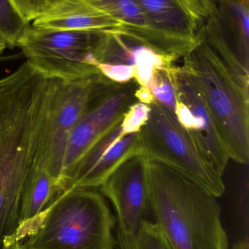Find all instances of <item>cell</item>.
<instances>
[{
    "label": "cell",
    "mask_w": 249,
    "mask_h": 249,
    "mask_svg": "<svg viewBox=\"0 0 249 249\" xmlns=\"http://www.w3.org/2000/svg\"><path fill=\"white\" fill-rule=\"evenodd\" d=\"M153 222L169 249H229L218 197L172 168L149 160Z\"/></svg>",
    "instance_id": "cell-1"
},
{
    "label": "cell",
    "mask_w": 249,
    "mask_h": 249,
    "mask_svg": "<svg viewBox=\"0 0 249 249\" xmlns=\"http://www.w3.org/2000/svg\"><path fill=\"white\" fill-rule=\"evenodd\" d=\"M115 219L102 193L73 188L58 196L37 218L22 249H114Z\"/></svg>",
    "instance_id": "cell-2"
},
{
    "label": "cell",
    "mask_w": 249,
    "mask_h": 249,
    "mask_svg": "<svg viewBox=\"0 0 249 249\" xmlns=\"http://www.w3.org/2000/svg\"><path fill=\"white\" fill-rule=\"evenodd\" d=\"M198 43L182 58L194 74L230 160L249 162V80L231 72L209 45Z\"/></svg>",
    "instance_id": "cell-3"
},
{
    "label": "cell",
    "mask_w": 249,
    "mask_h": 249,
    "mask_svg": "<svg viewBox=\"0 0 249 249\" xmlns=\"http://www.w3.org/2000/svg\"><path fill=\"white\" fill-rule=\"evenodd\" d=\"M111 33L29 26L19 48L44 77L73 81L99 72L97 64Z\"/></svg>",
    "instance_id": "cell-4"
},
{
    "label": "cell",
    "mask_w": 249,
    "mask_h": 249,
    "mask_svg": "<svg viewBox=\"0 0 249 249\" xmlns=\"http://www.w3.org/2000/svg\"><path fill=\"white\" fill-rule=\"evenodd\" d=\"M140 130L142 153L149 160L172 168L215 197L225 192L223 176L208 162L173 112L153 101Z\"/></svg>",
    "instance_id": "cell-5"
},
{
    "label": "cell",
    "mask_w": 249,
    "mask_h": 249,
    "mask_svg": "<svg viewBox=\"0 0 249 249\" xmlns=\"http://www.w3.org/2000/svg\"><path fill=\"white\" fill-rule=\"evenodd\" d=\"M114 84L100 71L73 81L56 80L44 160L47 171L61 193L63 167L70 135L92 102Z\"/></svg>",
    "instance_id": "cell-6"
},
{
    "label": "cell",
    "mask_w": 249,
    "mask_h": 249,
    "mask_svg": "<svg viewBox=\"0 0 249 249\" xmlns=\"http://www.w3.org/2000/svg\"><path fill=\"white\" fill-rule=\"evenodd\" d=\"M149 165L147 157L137 154L117 167L99 187L115 209L118 249H135L142 225L150 220Z\"/></svg>",
    "instance_id": "cell-7"
},
{
    "label": "cell",
    "mask_w": 249,
    "mask_h": 249,
    "mask_svg": "<svg viewBox=\"0 0 249 249\" xmlns=\"http://www.w3.org/2000/svg\"><path fill=\"white\" fill-rule=\"evenodd\" d=\"M173 74L176 93L174 114L208 162L223 176L230 158L200 84L194 74L183 64L175 65Z\"/></svg>",
    "instance_id": "cell-8"
},
{
    "label": "cell",
    "mask_w": 249,
    "mask_h": 249,
    "mask_svg": "<svg viewBox=\"0 0 249 249\" xmlns=\"http://www.w3.org/2000/svg\"><path fill=\"white\" fill-rule=\"evenodd\" d=\"M139 88L135 80L115 83L92 102L70 135L64 158L61 190L64 180L85 154L118 125L130 107L139 102Z\"/></svg>",
    "instance_id": "cell-9"
},
{
    "label": "cell",
    "mask_w": 249,
    "mask_h": 249,
    "mask_svg": "<svg viewBox=\"0 0 249 249\" xmlns=\"http://www.w3.org/2000/svg\"><path fill=\"white\" fill-rule=\"evenodd\" d=\"M162 39L169 56L178 61L198 43L206 14L195 0H136Z\"/></svg>",
    "instance_id": "cell-10"
},
{
    "label": "cell",
    "mask_w": 249,
    "mask_h": 249,
    "mask_svg": "<svg viewBox=\"0 0 249 249\" xmlns=\"http://www.w3.org/2000/svg\"><path fill=\"white\" fill-rule=\"evenodd\" d=\"M140 153H142L140 131L129 133L120 123L98 141L76 164L64 180L63 193L73 188L100 187L117 167Z\"/></svg>",
    "instance_id": "cell-11"
},
{
    "label": "cell",
    "mask_w": 249,
    "mask_h": 249,
    "mask_svg": "<svg viewBox=\"0 0 249 249\" xmlns=\"http://www.w3.org/2000/svg\"><path fill=\"white\" fill-rule=\"evenodd\" d=\"M87 1L118 20L122 26V35L124 36L146 45L162 55L169 56L163 42L151 24L144 10L136 0Z\"/></svg>",
    "instance_id": "cell-12"
},
{
    "label": "cell",
    "mask_w": 249,
    "mask_h": 249,
    "mask_svg": "<svg viewBox=\"0 0 249 249\" xmlns=\"http://www.w3.org/2000/svg\"><path fill=\"white\" fill-rule=\"evenodd\" d=\"M34 27L58 30L93 31L121 33V23L111 15L92 4L83 10L54 17L35 20Z\"/></svg>",
    "instance_id": "cell-13"
},
{
    "label": "cell",
    "mask_w": 249,
    "mask_h": 249,
    "mask_svg": "<svg viewBox=\"0 0 249 249\" xmlns=\"http://www.w3.org/2000/svg\"><path fill=\"white\" fill-rule=\"evenodd\" d=\"M214 13L240 63L249 71V0L220 4Z\"/></svg>",
    "instance_id": "cell-14"
},
{
    "label": "cell",
    "mask_w": 249,
    "mask_h": 249,
    "mask_svg": "<svg viewBox=\"0 0 249 249\" xmlns=\"http://www.w3.org/2000/svg\"><path fill=\"white\" fill-rule=\"evenodd\" d=\"M22 18L29 23L45 18L74 13L90 5L87 0H11Z\"/></svg>",
    "instance_id": "cell-15"
},
{
    "label": "cell",
    "mask_w": 249,
    "mask_h": 249,
    "mask_svg": "<svg viewBox=\"0 0 249 249\" xmlns=\"http://www.w3.org/2000/svg\"><path fill=\"white\" fill-rule=\"evenodd\" d=\"M175 64L159 67L151 77L148 90L153 101L172 112L176 107L175 79L173 68Z\"/></svg>",
    "instance_id": "cell-16"
},
{
    "label": "cell",
    "mask_w": 249,
    "mask_h": 249,
    "mask_svg": "<svg viewBox=\"0 0 249 249\" xmlns=\"http://www.w3.org/2000/svg\"><path fill=\"white\" fill-rule=\"evenodd\" d=\"M29 27V23L22 18L11 0H0V35L7 47H20Z\"/></svg>",
    "instance_id": "cell-17"
},
{
    "label": "cell",
    "mask_w": 249,
    "mask_h": 249,
    "mask_svg": "<svg viewBox=\"0 0 249 249\" xmlns=\"http://www.w3.org/2000/svg\"><path fill=\"white\" fill-rule=\"evenodd\" d=\"M249 165V164H248ZM244 165L240 176L238 190V213L242 227L243 238L249 239V165Z\"/></svg>",
    "instance_id": "cell-18"
},
{
    "label": "cell",
    "mask_w": 249,
    "mask_h": 249,
    "mask_svg": "<svg viewBox=\"0 0 249 249\" xmlns=\"http://www.w3.org/2000/svg\"><path fill=\"white\" fill-rule=\"evenodd\" d=\"M135 249H169L153 221H145L137 236Z\"/></svg>",
    "instance_id": "cell-19"
},
{
    "label": "cell",
    "mask_w": 249,
    "mask_h": 249,
    "mask_svg": "<svg viewBox=\"0 0 249 249\" xmlns=\"http://www.w3.org/2000/svg\"><path fill=\"white\" fill-rule=\"evenodd\" d=\"M149 112V105L143 102H137L127 111L121 121V124L129 133L139 132L147 121Z\"/></svg>",
    "instance_id": "cell-20"
},
{
    "label": "cell",
    "mask_w": 249,
    "mask_h": 249,
    "mask_svg": "<svg viewBox=\"0 0 249 249\" xmlns=\"http://www.w3.org/2000/svg\"><path fill=\"white\" fill-rule=\"evenodd\" d=\"M202 10L206 14V17L213 15L217 10L218 7L220 4H228V3L241 2V1H247V0H195Z\"/></svg>",
    "instance_id": "cell-21"
},
{
    "label": "cell",
    "mask_w": 249,
    "mask_h": 249,
    "mask_svg": "<svg viewBox=\"0 0 249 249\" xmlns=\"http://www.w3.org/2000/svg\"><path fill=\"white\" fill-rule=\"evenodd\" d=\"M232 249H249V238H242L232 247Z\"/></svg>",
    "instance_id": "cell-22"
},
{
    "label": "cell",
    "mask_w": 249,
    "mask_h": 249,
    "mask_svg": "<svg viewBox=\"0 0 249 249\" xmlns=\"http://www.w3.org/2000/svg\"><path fill=\"white\" fill-rule=\"evenodd\" d=\"M7 45L4 38L0 35V55L2 53L3 51L7 48Z\"/></svg>",
    "instance_id": "cell-23"
},
{
    "label": "cell",
    "mask_w": 249,
    "mask_h": 249,
    "mask_svg": "<svg viewBox=\"0 0 249 249\" xmlns=\"http://www.w3.org/2000/svg\"><path fill=\"white\" fill-rule=\"evenodd\" d=\"M10 249H22L21 247H20V243H19V244H15L14 246H13V247H11Z\"/></svg>",
    "instance_id": "cell-24"
}]
</instances>
